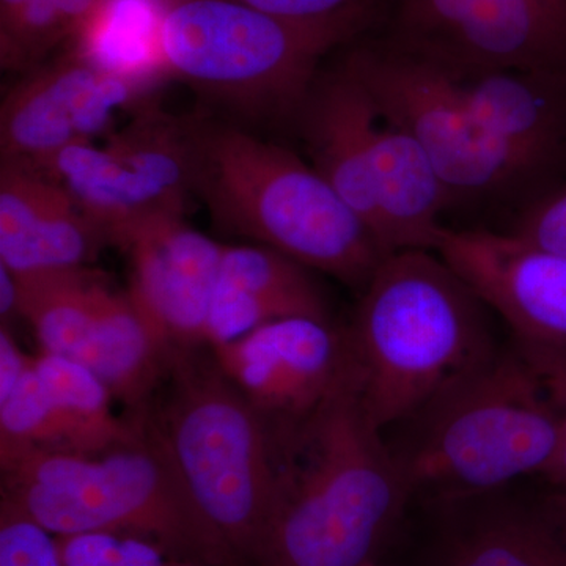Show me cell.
<instances>
[{
    "label": "cell",
    "instance_id": "6da1fadb",
    "mask_svg": "<svg viewBox=\"0 0 566 566\" xmlns=\"http://www.w3.org/2000/svg\"><path fill=\"white\" fill-rule=\"evenodd\" d=\"M277 499L251 566L375 564L411 488L352 376L318 409L275 428Z\"/></svg>",
    "mask_w": 566,
    "mask_h": 566
},
{
    "label": "cell",
    "instance_id": "7a4b0ae2",
    "mask_svg": "<svg viewBox=\"0 0 566 566\" xmlns=\"http://www.w3.org/2000/svg\"><path fill=\"white\" fill-rule=\"evenodd\" d=\"M405 424L394 447L412 494L446 502L501 493L545 475L560 442V411L545 376L523 353L495 348L450 379Z\"/></svg>",
    "mask_w": 566,
    "mask_h": 566
},
{
    "label": "cell",
    "instance_id": "3957f363",
    "mask_svg": "<svg viewBox=\"0 0 566 566\" xmlns=\"http://www.w3.org/2000/svg\"><path fill=\"white\" fill-rule=\"evenodd\" d=\"M192 193L227 232L363 290L389 255L311 163L234 126L192 120Z\"/></svg>",
    "mask_w": 566,
    "mask_h": 566
},
{
    "label": "cell",
    "instance_id": "277c9868",
    "mask_svg": "<svg viewBox=\"0 0 566 566\" xmlns=\"http://www.w3.org/2000/svg\"><path fill=\"white\" fill-rule=\"evenodd\" d=\"M346 329L365 405L386 430L494 352L485 303L434 251L392 252Z\"/></svg>",
    "mask_w": 566,
    "mask_h": 566
},
{
    "label": "cell",
    "instance_id": "5b68a950",
    "mask_svg": "<svg viewBox=\"0 0 566 566\" xmlns=\"http://www.w3.org/2000/svg\"><path fill=\"white\" fill-rule=\"evenodd\" d=\"M169 392L140 417L191 502L237 566H251L277 499L273 424L227 378L210 353L174 354Z\"/></svg>",
    "mask_w": 566,
    "mask_h": 566
},
{
    "label": "cell",
    "instance_id": "8992f818",
    "mask_svg": "<svg viewBox=\"0 0 566 566\" xmlns=\"http://www.w3.org/2000/svg\"><path fill=\"white\" fill-rule=\"evenodd\" d=\"M99 455L0 446L2 501L55 536L111 532L153 539L170 558L237 566L192 509L155 439L142 427Z\"/></svg>",
    "mask_w": 566,
    "mask_h": 566
},
{
    "label": "cell",
    "instance_id": "52a82bcc",
    "mask_svg": "<svg viewBox=\"0 0 566 566\" xmlns=\"http://www.w3.org/2000/svg\"><path fill=\"white\" fill-rule=\"evenodd\" d=\"M365 25L304 24L237 0H169L161 32L169 77L255 115L294 114L327 52Z\"/></svg>",
    "mask_w": 566,
    "mask_h": 566
},
{
    "label": "cell",
    "instance_id": "ba28073f",
    "mask_svg": "<svg viewBox=\"0 0 566 566\" xmlns=\"http://www.w3.org/2000/svg\"><path fill=\"white\" fill-rule=\"evenodd\" d=\"M342 63L379 112L419 142L450 202L509 191L538 169L476 120L430 59L386 39L356 44Z\"/></svg>",
    "mask_w": 566,
    "mask_h": 566
},
{
    "label": "cell",
    "instance_id": "9c48e42d",
    "mask_svg": "<svg viewBox=\"0 0 566 566\" xmlns=\"http://www.w3.org/2000/svg\"><path fill=\"white\" fill-rule=\"evenodd\" d=\"M191 125L151 103L104 144L73 145L41 172L102 223L112 244L115 234L147 219L185 216L192 193Z\"/></svg>",
    "mask_w": 566,
    "mask_h": 566
},
{
    "label": "cell",
    "instance_id": "30bf717a",
    "mask_svg": "<svg viewBox=\"0 0 566 566\" xmlns=\"http://www.w3.org/2000/svg\"><path fill=\"white\" fill-rule=\"evenodd\" d=\"M387 39L441 65L566 81V0H390Z\"/></svg>",
    "mask_w": 566,
    "mask_h": 566
},
{
    "label": "cell",
    "instance_id": "8fae6325",
    "mask_svg": "<svg viewBox=\"0 0 566 566\" xmlns=\"http://www.w3.org/2000/svg\"><path fill=\"white\" fill-rule=\"evenodd\" d=\"M210 349L274 427L307 419L356 374L348 333L319 316L277 319Z\"/></svg>",
    "mask_w": 566,
    "mask_h": 566
},
{
    "label": "cell",
    "instance_id": "7c38bea8",
    "mask_svg": "<svg viewBox=\"0 0 566 566\" xmlns=\"http://www.w3.org/2000/svg\"><path fill=\"white\" fill-rule=\"evenodd\" d=\"M436 252L505 319L536 367L566 365V256L512 233L447 227Z\"/></svg>",
    "mask_w": 566,
    "mask_h": 566
},
{
    "label": "cell",
    "instance_id": "4fadbf2b",
    "mask_svg": "<svg viewBox=\"0 0 566 566\" xmlns=\"http://www.w3.org/2000/svg\"><path fill=\"white\" fill-rule=\"evenodd\" d=\"M150 93L66 51L28 71L0 107L2 161L43 170L66 148L107 133L115 112H139Z\"/></svg>",
    "mask_w": 566,
    "mask_h": 566
},
{
    "label": "cell",
    "instance_id": "5bb4252c",
    "mask_svg": "<svg viewBox=\"0 0 566 566\" xmlns=\"http://www.w3.org/2000/svg\"><path fill=\"white\" fill-rule=\"evenodd\" d=\"M129 264V293L170 353L207 345L208 319L226 244L185 216H156L115 234Z\"/></svg>",
    "mask_w": 566,
    "mask_h": 566
},
{
    "label": "cell",
    "instance_id": "9a60e30c",
    "mask_svg": "<svg viewBox=\"0 0 566 566\" xmlns=\"http://www.w3.org/2000/svg\"><path fill=\"white\" fill-rule=\"evenodd\" d=\"M109 234L46 174L0 164V266L17 277L87 268Z\"/></svg>",
    "mask_w": 566,
    "mask_h": 566
},
{
    "label": "cell",
    "instance_id": "2e32d148",
    "mask_svg": "<svg viewBox=\"0 0 566 566\" xmlns=\"http://www.w3.org/2000/svg\"><path fill=\"white\" fill-rule=\"evenodd\" d=\"M296 115L312 166L387 251L370 153L374 99L340 62L331 73L318 74Z\"/></svg>",
    "mask_w": 566,
    "mask_h": 566
},
{
    "label": "cell",
    "instance_id": "e0dca14e",
    "mask_svg": "<svg viewBox=\"0 0 566 566\" xmlns=\"http://www.w3.org/2000/svg\"><path fill=\"white\" fill-rule=\"evenodd\" d=\"M289 316L327 315L311 270L266 245H226L208 319L207 345L218 346Z\"/></svg>",
    "mask_w": 566,
    "mask_h": 566
},
{
    "label": "cell",
    "instance_id": "ac0fdd59",
    "mask_svg": "<svg viewBox=\"0 0 566 566\" xmlns=\"http://www.w3.org/2000/svg\"><path fill=\"white\" fill-rule=\"evenodd\" d=\"M438 65L461 102L495 137L538 166L557 150L566 126L565 80L527 71Z\"/></svg>",
    "mask_w": 566,
    "mask_h": 566
},
{
    "label": "cell",
    "instance_id": "d6986e66",
    "mask_svg": "<svg viewBox=\"0 0 566 566\" xmlns=\"http://www.w3.org/2000/svg\"><path fill=\"white\" fill-rule=\"evenodd\" d=\"M370 153L387 251L436 252L446 229L441 216L449 193L419 142L376 104Z\"/></svg>",
    "mask_w": 566,
    "mask_h": 566
},
{
    "label": "cell",
    "instance_id": "ffe728a7",
    "mask_svg": "<svg viewBox=\"0 0 566 566\" xmlns=\"http://www.w3.org/2000/svg\"><path fill=\"white\" fill-rule=\"evenodd\" d=\"M457 517L447 527L434 566H566V545L542 509L499 493L447 502Z\"/></svg>",
    "mask_w": 566,
    "mask_h": 566
},
{
    "label": "cell",
    "instance_id": "44dd1931",
    "mask_svg": "<svg viewBox=\"0 0 566 566\" xmlns=\"http://www.w3.org/2000/svg\"><path fill=\"white\" fill-rule=\"evenodd\" d=\"M167 6L169 0H102L69 51L153 92L169 77L161 50Z\"/></svg>",
    "mask_w": 566,
    "mask_h": 566
},
{
    "label": "cell",
    "instance_id": "7402d4cb",
    "mask_svg": "<svg viewBox=\"0 0 566 566\" xmlns=\"http://www.w3.org/2000/svg\"><path fill=\"white\" fill-rule=\"evenodd\" d=\"M102 0H31L18 20L0 32L3 69L31 71L59 44H69Z\"/></svg>",
    "mask_w": 566,
    "mask_h": 566
},
{
    "label": "cell",
    "instance_id": "603a6c76",
    "mask_svg": "<svg viewBox=\"0 0 566 566\" xmlns=\"http://www.w3.org/2000/svg\"><path fill=\"white\" fill-rule=\"evenodd\" d=\"M0 566H63L57 536L3 501L0 505Z\"/></svg>",
    "mask_w": 566,
    "mask_h": 566
},
{
    "label": "cell",
    "instance_id": "cb8c5ba5",
    "mask_svg": "<svg viewBox=\"0 0 566 566\" xmlns=\"http://www.w3.org/2000/svg\"><path fill=\"white\" fill-rule=\"evenodd\" d=\"M264 13L304 24H352L370 28L381 0H237Z\"/></svg>",
    "mask_w": 566,
    "mask_h": 566
},
{
    "label": "cell",
    "instance_id": "d4e9b609",
    "mask_svg": "<svg viewBox=\"0 0 566 566\" xmlns=\"http://www.w3.org/2000/svg\"><path fill=\"white\" fill-rule=\"evenodd\" d=\"M512 234L543 251L566 256V185L532 205Z\"/></svg>",
    "mask_w": 566,
    "mask_h": 566
},
{
    "label": "cell",
    "instance_id": "484cf974",
    "mask_svg": "<svg viewBox=\"0 0 566 566\" xmlns=\"http://www.w3.org/2000/svg\"><path fill=\"white\" fill-rule=\"evenodd\" d=\"M123 535L82 532L57 536L63 566H115Z\"/></svg>",
    "mask_w": 566,
    "mask_h": 566
},
{
    "label": "cell",
    "instance_id": "4316f807",
    "mask_svg": "<svg viewBox=\"0 0 566 566\" xmlns=\"http://www.w3.org/2000/svg\"><path fill=\"white\" fill-rule=\"evenodd\" d=\"M542 375L545 376L554 400L560 411V442L553 464L547 469L546 476L549 483L557 486V490H566V365L560 367L545 368Z\"/></svg>",
    "mask_w": 566,
    "mask_h": 566
},
{
    "label": "cell",
    "instance_id": "83f0119b",
    "mask_svg": "<svg viewBox=\"0 0 566 566\" xmlns=\"http://www.w3.org/2000/svg\"><path fill=\"white\" fill-rule=\"evenodd\" d=\"M31 354H25L14 340L10 327H0V398L9 395L21 381L32 363Z\"/></svg>",
    "mask_w": 566,
    "mask_h": 566
},
{
    "label": "cell",
    "instance_id": "f1b7e54d",
    "mask_svg": "<svg viewBox=\"0 0 566 566\" xmlns=\"http://www.w3.org/2000/svg\"><path fill=\"white\" fill-rule=\"evenodd\" d=\"M166 551L153 539L137 535H123L115 566H167Z\"/></svg>",
    "mask_w": 566,
    "mask_h": 566
},
{
    "label": "cell",
    "instance_id": "f546056e",
    "mask_svg": "<svg viewBox=\"0 0 566 566\" xmlns=\"http://www.w3.org/2000/svg\"><path fill=\"white\" fill-rule=\"evenodd\" d=\"M0 314L3 323L18 316V282L17 277L6 268L0 266Z\"/></svg>",
    "mask_w": 566,
    "mask_h": 566
},
{
    "label": "cell",
    "instance_id": "4dcf8cb0",
    "mask_svg": "<svg viewBox=\"0 0 566 566\" xmlns=\"http://www.w3.org/2000/svg\"><path fill=\"white\" fill-rule=\"evenodd\" d=\"M542 510L566 545V490H558V493L551 495Z\"/></svg>",
    "mask_w": 566,
    "mask_h": 566
},
{
    "label": "cell",
    "instance_id": "1f68e13d",
    "mask_svg": "<svg viewBox=\"0 0 566 566\" xmlns=\"http://www.w3.org/2000/svg\"><path fill=\"white\" fill-rule=\"evenodd\" d=\"M31 0H0V32L7 31Z\"/></svg>",
    "mask_w": 566,
    "mask_h": 566
},
{
    "label": "cell",
    "instance_id": "d6a6232c",
    "mask_svg": "<svg viewBox=\"0 0 566 566\" xmlns=\"http://www.w3.org/2000/svg\"><path fill=\"white\" fill-rule=\"evenodd\" d=\"M167 566H208V565L199 564V562L180 560V558H170L169 564H167Z\"/></svg>",
    "mask_w": 566,
    "mask_h": 566
},
{
    "label": "cell",
    "instance_id": "836d02e7",
    "mask_svg": "<svg viewBox=\"0 0 566 566\" xmlns=\"http://www.w3.org/2000/svg\"><path fill=\"white\" fill-rule=\"evenodd\" d=\"M367 566H378V565H376V564H371V565H367Z\"/></svg>",
    "mask_w": 566,
    "mask_h": 566
}]
</instances>
